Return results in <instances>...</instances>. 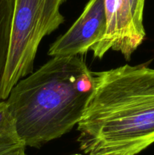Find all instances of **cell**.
<instances>
[{
    "instance_id": "1",
    "label": "cell",
    "mask_w": 154,
    "mask_h": 155,
    "mask_svg": "<svg viewBox=\"0 0 154 155\" xmlns=\"http://www.w3.org/2000/svg\"><path fill=\"white\" fill-rule=\"evenodd\" d=\"M94 88L77 124L87 155H137L154 143V69L125 64L93 72Z\"/></svg>"
},
{
    "instance_id": "2",
    "label": "cell",
    "mask_w": 154,
    "mask_h": 155,
    "mask_svg": "<svg viewBox=\"0 0 154 155\" xmlns=\"http://www.w3.org/2000/svg\"><path fill=\"white\" fill-rule=\"evenodd\" d=\"M52 58L19 80L5 100L26 147L40 148L69 133L93 90L83 55Z\"/></svg>"
},
{
    "instance_id": "3",
    "label": "cell",
    "mask_w": 154,
    "mask_h": 155,
    "mask_svg": "<svg viewBox=\"0 0 154 155\" xmlns=\"http://www.w3.org/2000/svg\"><path fill=\"white\" fill-rule=\"evenodd\" d=\"M66 1L14 0L10 43L0 86V101L7 99L18 81L33 72L39 44L64 22L60 9Z\"/></svg>"
},
{
    "instance_id": "4",
    "label": "cell",
    "mask_w": 154,
    "mask_h": 155,
    "mask_svg": "<svg viewBox=\"0 0 154 155\" xmlns=\"http://www.w3.org/2000/svg\"><path fill=\"white\" fill-rule=\"evenodd\" d=\"M107 27L98 47L119 51L129 61L146 37L143 26L145 0H104Z\"/></svg>"
},
{
    "instance_id": "5",
    "label": "cell",
    "mask_w": 154,
    "mask_h": 155,
    "mask_svg": "<svg viewBox=\"0 0 154 155\" xmlns=\"http://www.w3.org/2000/svg\"><path fill=\"white\" fill-rule=\"evenodd\" d=\"M106 27L104 0H89L69 30L51 44L48 54L51 57L83 55L102 39Z\"/></svg>"
},
{
    "instance_id": "6",
    "label": "cell",
    "mask_w": 154,
    "mask_h": 155,
    "mask_svg": "<svg viewBox=\"0 0 154 155\" xmlns=\"http://www.w3.org/2000/svg\"><path fill=\"white\" fill-rule=\"evenodd\" d=\"M13 10L14 0H0V86L8 53Z\"/></svg>"
},
{
    "instance_id": "7",
    "label": "cell",
    "mask_w": 154,
    "mask_h": 155,
    "mask_svg": "<svg viewBox=\"0 0 154 155\" xmlns=\"http://www.w3.org/2000/svg\"><path fill=\"white\" fill-rule=\"evenodd\" d=\"M18 136L15 121L5 100L0 101V138Z\"/></svg>"
},
{
    "instance_id": "8",
    "label": "cell",
    "mask_w": 154,
    "mask_h": 155,
    "mask_svg": "<svg viewBox=\"0 0 154 155\" xmlns=\"http://www.w3.org/2000/svg\"><path fill=\"white\" fill-rule=\"evenodd\" d=\"M22 145H25L18 136L0 138V155Z\"/></svg>"
},
{
    "instance_id": "9",
    "label": "cell",
    "mask_w": 154,
    "mask_h": 155,
    "mask_svg": "<svg viewBox=\"0 0 154 155\" xmlns=\"http://www.w3.org/2000/svg\"><path fill=\"white\" fill-rule=\"evenodd\" d=\"M25 145H22V146H20L18 148H14V149L8 151V152L5 153V154L2 155H27L25 151Z\"/></svg>"
},
{
    "instance_id": "10",
    "label": "cell",
    "mask_w": 154,
    "mask_h": 155,
    "mask_svg": "<svg viewBox=\"0 0 154 155\" xmlns=\"http://www.w3.org/2000/svg\"><path fill=\"white\" fill-rule=\"evenodd\" d=\"M73 155H82V154H73Z\"/></svg>"
}]
</instances>
